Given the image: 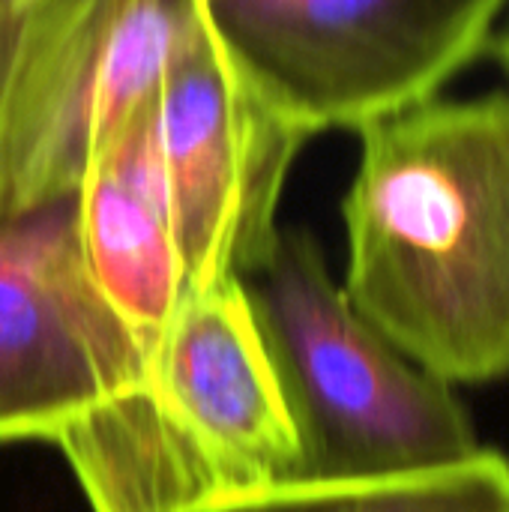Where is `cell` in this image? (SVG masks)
Returning <instances> with one entry per match:
<instances>
[{
    "label": "cell",
    "mask_w": 509,
    "mask_h": 512,
    "mask_svg": "<svg viewBox=\"0 0 509 512\" xmlns=\"http://www.w3.org/2000/svg\"><path fill=\"white\" fill-rule=\"evenodd\" d=\"M357 135L348 300L453 387L509 378V90L441 93Z\"/></svg>",
    "instance_id": "6da1fadb"
},
{
    "label": "cell",
    "mask_w": 509,
    "mask_h": 512,
    "mask_svg": "<svg viewBox=\"0 0 509 512\" xmlns=\"http://www.w3.org/2000/svg\"><path fill=\"white\" fill-rule=\"evenodd\" d=\"M243 285L294 420L297 480L411 474L483 447L456 387L354 309L309 231L279 228Z\"/></svg>",
    "instance_id": "7a4b0ae2"
},
{
    "label": "cell",
    "mask_w": 509,
    "mask_h": 512,
    "mask_svg": "<svg viewBox=\"0 0 509 512\" xmlns=\"http://www.w3.org/2000/svg\"><path fill=\"white\" fill-rule=\"evenodd\" d=\"M204 18V0H36L0 69V222L69 201Z\"/></svg>",
    "instance_id": "3957f363"
},
{
    "label": "cell",
    "mask_w": 509,
    "mask_h": 512,
    "mask_svg": "<svg viewBox=\"0 0 509 512\" xmlns=\"http://www.w3.org/2000/svg\"><path fill=\"white\" fill-rule=\"evenodd\" d=\"M228 57L306 138L360 132L444 93L509 0H204Z\"/></svg>",
    "instance_id": "277c9868"
},
{
    "label": "cell",
    "mask_w": 509,
    "mask_h": 512,
    "mask_svg": "<svg viewBox=\"0 0 509 512\" xmlns=\"http://www.w3.org/2000/svg\"><path fill=\"white\" fill-rule=\"evenodd\" d=\"M150 135L189 297L246 279L279 234L282 189L309 138L252 87L210 15L150 102Z\"/></svg>",
    "instance_id": "5b68a950"
},
{
    "label": "cell",
    "mask_w": 509,
    "mask_h": 512,
    "mask_svg": "<svg viewBox=\"0 0 509 512\" xmlns=\"http://www.w3.org/2000/svg\"><path fill=\"white\" fill-rule=\"evenodd\" d=\"M159 384L210 495L297 480L294 420L243 279L231 276L183 303Z\"/></svg>",
    "instance_id": "8992f818"
},
{
    "label": "cell",
    "mask_w": 509,
    "mask_h": 512,
    "mask_svg": "<svg viewBox=\"0 0 509 512\" xmlns=\"http://www.w3.org/2000/svg\"><path fill=\"white\" fill-rule=\"evenodd\" d=\"M72 207L87 276L159 384L189 276L150 135V105L93 156Z\"/></svg>",
    "instance_id": "52a82bcc"
},
{
    "label": "cell",
    "mask_w": 509,
    "mask_h": 512,
    "mask_svg": "<svg viewBox=\"0 0 509 512\" xmlns=\"http://www.w3.org/2000/svg\"><path fill=\"white\" fill-rule=\"evenodd\" d=\"M189 512H509V459L480 447L462 462L411 474L222 492Z\"/></svg>",
    "instance_id": "ba28073f"
},
{
    "label": "cell",
    "mask_w": 509,
    "mask_h": 512,
    "mask_svg": "<svg viewBox=\"0 0 509 512\" xmlns=\"http://www.w3.org/2000/svg\"><path fill=\"white\" fill-rule=\"evenodd\" d=\"M33 3H36V0H0V69H3L9 42H12V36H15V27H18V21L24 18V12H27Z\"/></svg>",
    "instance_id": "9c48e42d"
},
{
    "label": "cell",
    "mask_w": 509,
    "mask_h": 512,
    "mask_svg": "<svg viewBox=\"0 0 509 512\" xmlns=\"http://www.w3.org/2000/svg\"><path fill=\"white\" fill-rule=\"evenodd\" d=\"M495 54H498V60H501V66L507 69V75H509V24L504 27V33H498L495 36Z\"/></svg>",
    "instance_id": "30bf717a"
}]
</instances>
